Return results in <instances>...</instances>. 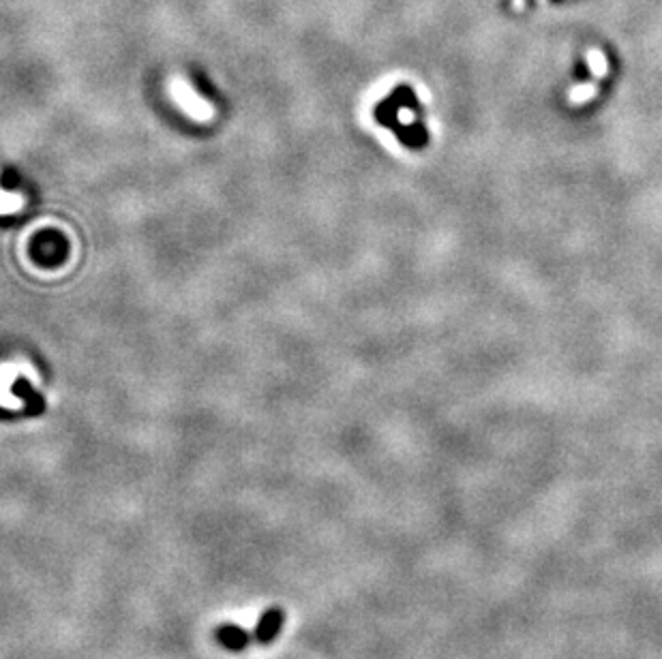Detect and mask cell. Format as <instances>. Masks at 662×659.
Masks as SVG:
<instances>
[{
	"mask_svg": "<svg viewBox=\"0 0 662 659\" xmlns=\"http://www.w3.org/2000/svg\"><path fill=\"white\" fill-rule=\"evenodd\" d=\"M216 636H219V642H221V644H226V646H230V648H242V646H247V642H249L247 632L240 630V627H236V625H226V627L216 630Z\"/></svg>",
	"mask_w": 662,
	"mask_h": 659,
	"instance_id": "cell-2",
	"label": "cell"
},
{
	"mask_svg": "<svg viewBox=\"0 0 662 659\" xmlns=\"http://www.w3.org/2000/svg\"><path fill=\"white\" fill-rule=\"evenodd\" d=\"M283 616H285V614H283L279 608L268 610V612L262 616L260 625L255 627V638H257V642H262V644L273 642V640L277 638V634H279L281 625H283Z\"/></svg>",
	"mask_w": 662,
	"mask_h": 659,
	"instance_id": "cell-1",
	"label": "cell"
}]
</instances>
